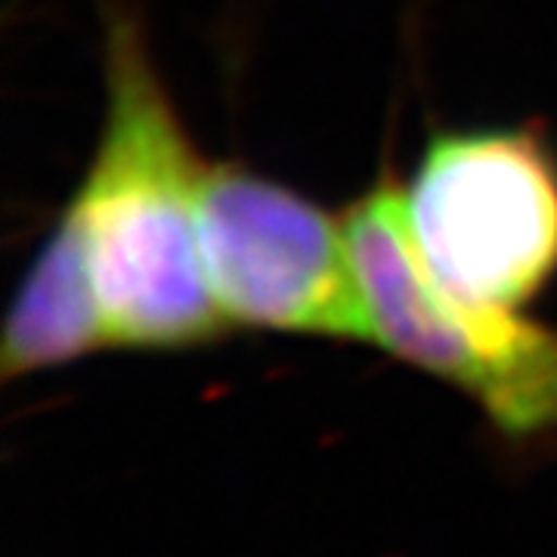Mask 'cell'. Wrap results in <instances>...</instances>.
Wrapping results in <instances>:
<instances>
[{
    "instance_id": "obj_2",
    "label": "cell",
    "mask_w": 557,
    "mask_h": 557,
    "mask_svg": "<svg viewBox=\"0 0 557 557\" xmlns=\"http://www.w3.org/2000/svg\"><path fill=\"white\" fill-rule=\"evenodd\" d=\"M344 223L379 347L474 399L508 437L557 431V329L446 288L418 255L391 174Z\"/></svg>"
},
{
    "instance_id": "obj_3",
    "label": "cell",
    "mask_w": 557,
    "mask_h": 557,
    "mask_svg": "<svg viewBox=\"0 0 557 557\" xmlns=\"http://www.w3.org/2000/svg\"><path fill=\"white\" fill-rule=\"evenodd\" d=\"M403 199L418 255L461 298L520 310L557 276V156L536 124L437 131Z\"/></svg>"
},
{
    "instance_id": "obj_1",
    "label": "cell",
    "mask_w": 557,
    "mask_h": 557,
    "mask_svg": "<svg viewBox=\"0 0 557 557\" xmlns=\"http://www.w3.org/2000/svg\"><path fill=\"white\" fill-rule=\"evenodd\" d=\"M106 115L72 205L84 220L112 347L193 350L226 335L199 245L193 149L139 20L102 3Z\"/></svg>"
},
{
    "instance_id": "obj_5",
    "label": "cell",
    "mask_w": 557,
    "mask_h": 557,
    "mask_svg": "<svg viewBox=\"0 0 557 557\" xmlns=\"http://www.w3.org/2000/svg\"><path fill=\"white\" fill-rule=\"evenodd\" d=\"M112 347L90 245L78 208L69 201L40 245L10 304L0 341L3 379L60 369Z\"/></svg>"
},
{
    "instance_id": "obj_4",
    "label": "cell",
    "mask_w": 557,
    "mask_h": 557,
    "mask_svg": "<svg viewBox=\"0 0 557 557\" xmlns=\"http://www.w3.org/2000/svg\"><path fill=\"white\" fill-rule=\"evenodd\" d=\"M199 245L230 325L375 344L347 223L317 201L242 164H205Z\"/></svg>"
}]
</instances>
